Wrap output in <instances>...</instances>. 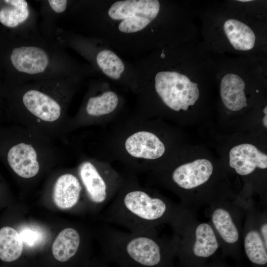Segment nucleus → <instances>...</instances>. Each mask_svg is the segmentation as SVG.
Here are the masks:
<instances>
[{"label":"nucleus","instance_id":"nucleus-2","mask_svg":"<svg viewBox=\"0 0 267 267\" xmlns=\"http://www.w3.org/2000/svg\"><path fill=\"white\" fill-rule=\"evenodd\" d=\"M14 38L8 55L11 85L69 77L64 45L55 37L39 30L15 34Z\"/></svg>","mask_w":267,"mask_h":267},{"label":"nucleus","instance_id":"nucleus-13","mask_svg":"<svg viewBox=\"0 0 267 267\" xmlns=\"http://www.w3.org/2000/svg\"><path fill=\"white\" fill-rule=\"evenodd\" d=\"M84 191L79 176L74 172H66L57 177L52 187V198L59 209H71L79 204Z\"/></svg>","mask_w":267,"mask_h":267},{"label":"nucleus","instance_id":"nucleus-5","mask_svg":"<svg viewBox=\"0 0 267 267\" xmlns=\"http://www.w3.org/2000/svg\"><path fill=\"white\" fill-rule=\"evenodd\" d=\"M9 135L4 159L18 177L29 179L44 169L63 162L65 154L55 141L17 125Z\"/></svg>","mask_w":267,"mask_h":267},{"label":"nucleus","instance_id":"nucleus-4","mask_svg":"<svg viewBox=\"0 0 267 267\" xmlns=\"http://www.w3.org/2000/svg\"><path fill=\"white\" fill-rule=\"evenodd\" d=\"M101 241L107 263L118 267H167L175 251L174 243L156 233L124 231L105 225Z\"/></svg>","mask_w":267,"mask_h":267},{"label":"nucleus","instance_id":"nucleus-14","mask_svg":"<svg viewBox=\"0 0 267 267\" xmlns=\"http://www.w3.org/2000/svg\"><path fill=\"white\" fill-rule=\"evenodd\" d=\"M229 158L230 167L241 176L249 175L257 168H267V154L251 144L243 143L234 146L229 151Z\"/></svg>","mask_w":267,"mask_h":267},{"label":"nucleus","instance_id":"nucleus-1","mask_svg":"<svg viewBox=\"0 0 267 267\" xmlns=\"http://www.w3.org/2000/svg\"><path fill=\"white\" fill-rule=\"evenodd\" d=\"M69 78L31 81L11 85L12 118L19 125L50 139L65 138L73 94Z\"/></svg>","mask_w":267,"mask_h":267},{"label":"nucleus","instance_id":"nucleus-19","mask_svg":"<svg viewBox=\"0 0 267 267\" xmlns=\"http://www.w3.org/2000/svg\"><path fill=\"white\" fill-rule=\"evenodd\" d=\"M219 243L212 227L207 223L197 226L192 251L198 257L207 258L213 255L219 248Z\"/></svg>","mask_w":267,"mask_h":267},{"label":"nucleus","instance_id":"nucleus-20","mask_svg":"<svg viewBox=\"0 0 267 267\" xmlns=\"http://www.w3.org/2000/svg\"><path fill=\"white\" fill-rule=\"evenodd\" d=\"M213 225L221 237L228 244H234L239 239L237 227L230 214L225 209L218 208L212 216Z\"/></svg>","mask_w":267,"mask_h":267},{"label":"nucleus","instance_id":"nucleus-17","mask_svg":"<svg viewBox=\"0 0 267 267\" xmlns=\"http://www.w3.org/2000/svg\"><path fill=\"white\" fill-rule=\"evenodd\" d=\"M223 29L235 49L248 50L253 47L256 36L252 30L247 25L236 19H230L225 22Z\"/></svg>","mask_w":267,"mask_h":267},{"label":"nucleus","instance_id":"nucleus-22","mask_svg":"<svg viewBox=\"0 0 267 267\" xmlns=\"http://www.w3.org/2000/svg\"><path fill=\"white\" fill-rule=\"evenodd\" d=\"M96 61L103 72L113 79H119L125 69L124 64L120 58L109 50H103L98 52Z\"/></svg>","mask_w":267,"mask_h":267},{"label":"nucleus","instance_id":"nucleus-16","mask_svg":"<svg viewBox=\"0 0 267 267\" xmlns=\"http://www.w3.org/2000/svg\"><path fill=\"white\" fill-rule=\"evenodd\" d=\"M81 242L82 236L77 229L66 228L55 239L52 245V254L57 261L67 262L78 254Z\"/></svg>","mask_w":267,"mask_h":267},{"label":"nucleus","instance_id":"nucleus-10","mask_svg":"<svg viewBox=\"0 0 267 267\" xmlns=\"http://www.w3.org/2000/svg\"><path fill=\"white\" fill-rule=\"evenodd\" d=\"M118 103L117 95L110 90L89 96L77 115L70 118L68 134L81 128L105 122V118L114 112Z\"/></svg>","mask_w":267,"mask_h":267},{"label":"nucleus","instance_id":"nucleus-24","mask_svg":"<svg viewBox=\"0 0 267 267\" xmlns=\"http://www.w3.org/2000/svg\"><path fill=\"white\" fill-rule=\"evenodd\" d=\"M43 3V8L49 10V13L60 15L66 10L68 2L66 0H48Z\"/></svg>","mask_w":267,"mask_h":267},{"label":"nucleus","instance_id":"nucleus-7","mask_svg":"<svg viewBox=\"0 0 267 267\" xmlns=\"http://www.w3.org/2000/svg\"><path fill=\"white\" fill-rule=\"evenodd\" d=\"M76 167L85 195L96 209L111 202L120 188L123 176L108 163L89 157H82Z\"/></svg>","mask_w":267,"mask_h":267},{"label":"nucleus","instance_id":"nucleus-12","mask_svg":"<svg viewBox=\"0 0 267 267\" xmlns=\"http://www.w3.org/2000/svg\"><path fill=\"white\" fill-rule=\"evenodd\" d=\"M213 172V166L210 161L199 159L177 167L172 171L169 178L176 187L189 190L205 183Z\"/></svg>","mask_w":267,"mask_h":267},{"label":"nucleus","instance_id":"nucleus-9","mask_svg":"<svg viewBox=\"0 0 267 267\" xmlns=\"http://www.w3.org/2000/svg\"><path fill=\"white\" fill-rule=\"evenodd\" d=\"M190 82L184 75L176 72L162 71L155 76V89L169 108L176 112L186 111L189 105H193L197 100L191 95V91L196 88L189 87Z\"/></svg>","mask_w":267,"mask_h":267},{"label":"nucleus","instance_id":"nucleus-18","mask_svg":"<svg viewBox=\"0 0 267 267\" xmlns=\"http://www.w3.org/2000/svg\"><path fill=\"white\" fill-rule=\"evenodd\" d=\"M23 242L17 230L4 225L0 227V260L11 263L17 260L23 251Z\"/></svg>","mask_w":267,"mask_h":267},{"label":"nucleus","instance_id":"nucleus-25","mask_svg":"<svg viewBox=\"0 0 267 267\" xmlns=\"http://www.w3.org/2000/svg\"><path fill=\"white\" fill-rule=\"evenodd\" d=\"M260 233L263 240L266 246H267V222L263 223L260 228Z\"/></svg>","mask_w":267,"mask_h":267},{"label":"nucleus","instance_id":"nucleus-3","mask_svg":"<svg viewBox=\"0 0 267 267\" xmlns=\"http://www.w3.org/2000/svg\"><path fill=\"white\" fill-rule=\"evenodd\" d=\"M178 211L168 201L141 186L133 175L123 177L117 193L105 210L106 222L130 231L155 233V227L172 221Z\"/></svg>","mask_w":267,"mask_h":267},{"label":"nucleus","instance_id":"nucleus-29","mask_svg":"<svg viewBox=\"0 0 267 267\" xmlns=\"http://www.w3.org/2000/svg\"><path fill=\"white\" fill-rule=\"evenodd\" d=\"M239 1L241 2H249L252 1L251 0H239Z\"/></svg>","mask_w":267,"mask_h":267},{"label":"nucleus","instance_id":"nucleus-8","mask_svg":"<svg viewBox=\"0 0 267 267\" xmlns=\"http://www.w3.org/2000/svg\"><path fill=\"white\" fill-rule=\"evenodd\" d=\"M160 3L157 0H126L114 2L108 15L115 20H122L118 26L123 33L139 31L147 26L158 15Z\"/></svg>","mask_w":267,"mask_h":267},{"label":"nucleus","instance_id":"nucleus-26","mask_svg":"<svg viewBox=\"0 0 267 267\" xmlns=\"http://www.w3.org/2000/svg\"><path fill=\"white\" fill-rule=\"evenodd\" d=\"M91 267H110L108 263L105 261L97 262L95 264H92Z\"/></svg>","mask_w":267,"mask_h":267},{"label":"nucleus","instance_id":"nucleus-11","mask_svg":"<svg viewBox=\"0 0 267 267\" xmlns=\"http://www.w3.org/2000/svg\"><path fill=\"white\" fill-rule=\"evenodd\" d=\"M6 5L0 9V23L15 30V34L39 30L37 14L25 0H3Z\"/></svg>","mask_w":267,"mask_h":267},{"label":"nucleus","instance_id":"nucleus-23","mask_svg":"<svg viewBox=\"0 0 267 267\" xmlns=\"http://www.w3.org/2000/svg\"><path fill=\"white\" fill-rule=\"evenodd\" d=\"M19 233L22 242L29 246H34L42 240V234L36 229L24 228Z\"/></svg>","mask_w":267,"mask_h":267},{"label":"nucleus","instance_id":"nucleus-28","mask_svg":"<svg viewBox=\"0 0 267 267\" xmlns=\"http://www.w3.org/2000/svg\"><path fill=\"white\" fill-rule=\"evenodd\" d=\"M264 112L265 114H267V106L265 107L264 109Z\"/></svg>","mask_w":267,"mask_h":267},{"label":"nucleus","instance_id":"nucleus-15","mask_svg":"<svg viewBox=\"0 0 267 267\" xmlns=\"http://www.w3.org/2000/svg\"><path fill=\"white\" fill-rule=\"evenodd\" d=\"M245 83L238 76L227 74L222 79L220 93L225 107L233 111H237L247 106L244 92Z\"/></svg>","mask_w":267,"mask_h":267},{"label":"nucleus","instance_id":"nucleus-21","mask_svg":"<svg viewBox=\"0 0 267 267\" xmlns=\"http://www.w3.org/2000/svg\"><path fill=\"white\" fill-rule=\"evenodd\" d=\"M244 246L246 254L250 261L259 265L267 264V246L258 230L251 229L247 233Z\"/></svg>","mask_w":267,"mask_h":267},{"label":"nucleus","instance_id":"nucleus-27","mask_svg":"<svg viewBox=\"0 0 267 267\" xmlns=\"http://www.w3.org/2000/svg\"><path fill=\"white\" fill-rule=\"evenodd\" d=\"M263 124L264 126L267 128V114H265V116L263 118Z\"/></svg>","mask_w":267,"mask_h":267},{"label":"nucleus","instance_id":"nucleus-6","mask_svg":"<svg viewBox=\"0 0 267 267\" xmlns=\"http://www.w3.org/2000/svg\"><path fill=\"white\" fill-rule=\"evenodd\" d=\"M112 141L116 157L133 171H146L163 156L166 145L147 121H131L117 132Z\"/></svg>","mask_w":267,"mask_h":267}]
</instances>
